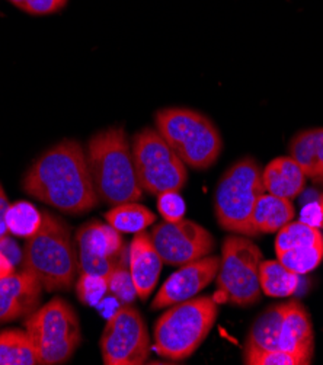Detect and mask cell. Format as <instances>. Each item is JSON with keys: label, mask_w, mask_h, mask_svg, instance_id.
<instances>
[{"label": "cell", "mask_w": 323, "mask_h": 365, "mask_svg": "<svg viewBox=\"0 0 323 365\" xmlns=\"http://www.w3.org/2000/svg\"><path fill=\"white\" fill-rule=\"evenodd\" d=\"M22 188L29 197L71 215L85 214L101 201L86 152L76 140H63L46 150L26 170Z\"/></svg>", "instance_id": "obj_1"}, {"label": "cell", "mask_w": 323, "mask_h": 365, "mask_svg": "<svg viewBox=\"0 0 323 365\" xmlns=\"http://www.w3.org/2000/svg\"><path fill=\"white\" fill-rule=\"evenodd\" d=\"M86 158L101 201L114 207L143 197L134 169L131 144L123 127H110L96 133L89 140Z\"/></svg>", "instance_id": "obj_2"}, {"label": "cell", "mask_w": 323, "mask_h": 365, "mask_svg": "<svg viewBox=\"0 0 323 365\" xmlns=\"http://www.w3.org/2000/svg\"><path fill=\"white\" fill-rule=\"evenodd\" d=\"M22 269L37 277L48 293L71 287L79 271V258L71 230L61 218L43 212L41 226L26 239Z\"/></svg>", "instance_id": "obj_3"}, {"label": "cell", "mask_w": 323, "mask_h": 365, "mask_svg": "<svg viewBox=\"0 0 323 365\" xmlns=\"http://www.w3.org/2000/svg\"><path fill=\"white\" fill-rule=\"evenodd\" d=\"M156 130L187 168H211L223 150L219 128L204 114L190 108H165L158 111Z\"/></svg>", "instance_id": "obj_4"}, {"label": "cell", "mask_w": 323, "mask_h": 365, "mask_svg": "<svg viewBox=\"0 0 323 365\" xmlns=\"http://www.w3.org/2000/svg\"><path fill=\"white\" fill-rule=\"evenodd\" d=\"M217 314L212 297H193L170 306L155 324L156 352L173 361L190 358L211 332Z\"/></svg>", "instance_id": "obj_5"}, {"label": "cell", "mask_w": 323, "mask_h": 365, "mask_svg": "<svg viewBox=\"0 0 323 365\" xmlns=\"http://www.w3.org/2000/svg\"><path fill=\"white\" fill-rule=\"evenodd\" d=\"M267 192L262 169L252 158L235 162L220 178L214 197V211L219 225L230 233L255 236L252 215L261 195Z\"/></svg>", "instance_id": "obj_6"}, {"label": "cell", "mask_w": 323, "mask_h": 365, "mask_svg": "<svg viewBox=\"0 0 323 365\" xmlns=\"http://www.w3.org/2000/svg\"><path fill=\"white\" fill-rule=\"evenodd\" d=\"M25 332L37 351L40 365L64 364L73 356L82 341L75 309L58 297L26 317Z\"/></svg>", "instance_id": "obj_7"}, {"label": "cell", "mask_w": 323, "mask_h": 365, "mask_svg": "<svg viewBox=\"0 0 323 365\" xmlns=\"http://www.w3.org/2000/svg\"><path fill=\"white\" fill-rule=\"evenodd\" d=\"M131 152L137 180L143 191L159 195L181 191L187 180L185 163L169 148L156 128H143L133 137Z\"/></svg>", "instance_id": "obj_8"}, {"label": "cell", "mask_w": 323, "mask_h": 365, "mask_svg": "<svg viewBox=\"0 0 323 365\" xmlns=\"http://www.w3.org/2000/svg\"><path fill=\"white\" fill-rule=\"evenodd\" d=\"M261 249L245 236H227L222 246L217 287L226 302L247 307L261 299Z\"/></svg>", "instance_id": "obj_9"}, {"label": "cell", "mask_w": 323, "mask_h": 365, "mask_svg": "<svg viewBox=\"0 0 323 365\" xmlns=\"http://www.w3.org/2000/svg\"><path fill=\"white\" fill-rule=\"evenodd\" d=\"M101 355L106 365H140L150 355V335L140 312L123 304L110 316L101 336Z\"/></svg>", "instance_id": "obj_10"}, {"label": "cell", "mask_w": 323, "mask_h": 365, "mask_svg": "<svg viewBox=\"0 0 323 365\" xmlns=\"http://www.w3.org/2000/svg\"><path fill=\"white\" fill-rule=\"evenodd\" d=\"M149 235L162 261L168 265H185L208 257L215 245L207 229L187 218L163 222L155 226Z\"/></svg>", "instance_id": "obj_11"}, {"label": "cell", "mask_w": 323, "mask_h": 365, "mask_svg": "<svg viewBox=\"0 0 323 365\" xmlns=\"http://www.w3.org/2000/svg\"><path fill=\"white\" fill-rule=\"evenodd\" d=\"M79 269L83 274L108 278L121 264L127 250L121 233L96 220L85 223L76 233Z\"/></svg>", "instance_id": "obj_12"}, {"label": "cell", "mask_w": 323, "mask_h": 365, "mask_svg": "<svg viewBox=\"0 0 323 365\" xmlns=\"http://www.w3.org/2000/svg\"><path fill=\"white\" fill-rule=\"evenodd\" d=\"M219 268L220 257H214V255L181 265V268L163 282L152 302V309L160 310L195 297L217 277Z\"/></svg>", "instance_id": "obj_13"}, {"label": "cell", "mask_w": 323, "mask_h": 365, "mask_svg": "<svg viewBox=\"0 0 323 365\" xmlns=\"http://www.w3.org/2000/svg\"><path fill=\"white\" fill-rule=\"evenodd\" d=\"M43 285L34 274L22 269L0 281V323L28 317L37 310Z\"/></svg>", "instance_id": "obj_14"}, {"label": "cell", "mask_w": 323, "mask_h": 365, "mask_svg": "<svg viewBox=\"0 0 323 365\" xmlns=\"http://www.w3.org/2000/svg\"><path fill=\"white\" fill-rule=\"evenodd\" d=\"M162 258L155 247L150 235L135 233L128 247V268L141 300H146L155 289L162 271Z\"/></svg>", "instance_id": "obj_15"}, {"label": "cell", "mask_w": 323, "mask_h": 365, "mask_svg": "<svg viewBox=\"0 0 323 365\" xmlns=\"http://www.w3.org/2000/svg\"><path fill=\"white\" fill-rule=\"evenodd\" d=\"M278 346L309 365L313 358L314 334L310 316L299 302H290L280 331Z\"/></svg>", "instance_id": "obj_16"}, {"label": "cell", "mask_w": 323, "mask_h": 365, "mask_svg": "<svg viewBox=\"0 0 323 365\" xmlns=\"http://www.w3.org/2000/svg\"><path fill=\"white\" fill-rule=\"evenodd\" d=\"M306 178L302 168L290 156L271 160L262 170L265 191L290 201L303 191Z\"/></svg>", "instance_id": "obj_17"}, {"label": "cell", "mask_w": 323, "mask_h": 365, "mask_svg": "<svg viewBox=\"0 0 323 365\" xmlns=\"http://www.w3.org/2000/svg\"><path fill=\"white\" fill-rule=\"evenodd\" d=\"M290 158L307 178L323 175V128H310L296 134L290 143Z\"/></svg>", "instance_id": "obj_18"}, {"label": "cell", "mask_w": 323, "mask_h": 365, "mask_svg": "<svg viewBox=\"0 0 323 365\" xmlns=\"http://www.w3.org/2000/svg\"><path fill=\"white\" fill-rule=\"evenodd\" d=\"M294 217V205L290 200L264 192L255 205L252 227L255 236L261 233H277Z\"/></svg>", "instance_id": "obj_19"}, {"label": "cell", "mask_w": 323, "mask_h": 365, "mask_svg": "<svg viewBox=\"0 0 323 365\" xmlns=\"http://www.w3.org/2000/svg\"><path fill=\"white\" fill-rule=\"evenodd\" d=\"M287 307H289V303L275 304L261 313L250 327L243 351L280 349L278 338Z\"/></svg>", "instance_id": "obj_20"}, {"label": "cell", "mask_w": 323, "mask_h": 365, "mask_svg": "<svg viewBox=\"0 0 323 365\" xmlns=\"http://www.w3.org/2000/svg\"><path fill=\"white\" fill-rule=\"evenodd\" d=\"M105 222L120 233H140L156 222V214L135 201L114 205L105 212Z\"/></svg>", "instance_id": "obj_21"}, {"label": "cell", "mask_w": 323, "mask_h": 365, "mask_svg": "<svg viewBox=\"0 0 323 365\" xmlns=\"http://www.w3.org/2000/svg\"><path fill=\"white\" fill-rule=\"evenodd\" d=\"M0 365H40L37 351L25 331L0 332Z\"/></svg>", "instance_id": "obj_22"}, {"label": "cell", "mask_w": 323, "mask_h": 365, "mask_svg": "<svg viewBox=\"0 0 323 365\" xmlns=\"http://www.w3.org/2000/svg\"><path fill=\"white\" fill-rule=\"evenodd\" d=\"M260 285L270 297H289L299 288V275L278 261H262L260 265Z\"/></svg>", "instance_id": "obj_23"}, {"label": "cell", "mask_w": 323, "mask_h": 365, "mask_svg": "<svg viewBox=\"0 0 323 365\" xmlns=\"http://www.w3.org/2000/svg\"><path fill=\"white\" fill-rule=\"evenodd\" d=\"M278 262H281L287 269L303 275L313 271L323 259V242L309 243L292 247L277 253Z\"/></svg>", "instance_id": "obj_24"}, {"label": "cell", "mask_w": 323, "mask_h": 365, "mask_svg": "<svg viewBox=\"0 0 323 365\" xmlns=\"http://www.w3.org/2000/svg\"><path fill=\"white\" fill-rule=\"evenodd\" d=\"M41 220L43 212L24 201L9 205L6 212L8 232L19 237H31L41 226Z\"/></svg>", "instance_id": "obj_25"}, {"label": "cell", "mask_w": 323, "mask_h": 365, "mask_svg": "<svg viewBox=\"0 0 323 365\" xmlns=\"http://www.w3.org/2000/svg\"><path fill=\"white\" fill-rule=\"evenodd\" d=\"M319 242H323V236L317 227L310 226L302 220L296 223L290 222L277 232L275 252L281 253L296 246Z\"/></svg>", "instance_id": "obj_26"}, {"label": "cell", "mask_w": 323, "mask_h": 365, "mask_svg": "<svg viewBox=\"0 0 323 365\" xmlns=\"http://www.w3.org/2000/svg\"><path fill=\"white\" fill-rule=\"evenodd\" d=\"M76 291L79 300L86 306H98L108 291V278L96 277L91 274L81 272V278L76 284Z\"/></svg>", "instance_id": "obj_27"}, {"label": "cell", "mask_w": 323, "mask_h": 365, "mask_svg": "<svg viewBox=\"0 0 323 365\" xmlns=\"http://www.w3.org/2000/svg\"><path fill=\"white\" fill-rule=\"evenodd\" d=\"M108 288L123 304H131L137 296V291L127 264L118 265L108 277Z\"/></svg>", "instance_id": "obj_28"}, {"label": "cell", "mask_w": 323, "mask_h": 365, "mask_svg": "<svg viewBox=\"0 0 323 365\" xmlns=\"http://www.w3.org/2000/svg\"><path fill=\"white\" fill-rule=\"evenodd\" d=\"M246 365H303L302 359L281 349H252L243 351Z\"/></svg>", "instance_id": "obj_29"}, {"label": "cell", "mask_w": 323, "mask_h": 365, "mask_svg": "<svg viewBox=\"0 0 323 365\" xmlns=\"http://www.w3.org/2000/svg\"><path fill=\"white\" fill-rule=\"evenodd\" d=\"M158 210L165 222H179L185 218L187 204L176 191H166L158 195Z\"/></svg>", "instance_id": "obj_30"}, {"label": "cell", "mask_w": 323, "mask_h": 365, "mask_svg": "<svg viewBox=\"0 0 323 365\" xmlns=\"http://www.w3.org/2000/svg\"><path fill=\"white\" fill-rule=\"evenodd\" d=\"M18 9L29 15H51L60 12L68 0H9Z\"/></svg>", "instance_id": "obj_31"}, {"label": "cell", "mask_w": 323, "mask_h": 365, "mask_svg": "<svg viewBox=\"0 0 323 365\" xmlns=\"http://www.w3.org/2000/svg\"><path fill=\"white\" fill-rule=\"evenodd\" d=\"M9 210V201L4 191L2 184H0V242L8 237V226H6V212Z\"/></svg>", "instance_id": "obj_32"}, {"label": "cell", "mask_w": 323, "mask_h": 365, "mask_svg": "<svg viewBox=\"0 0 323 365\" xmlns=\"http://www.w3.org/2000/svg\"><path fill=\"white\" fill-rule=\"evenodd\" d=\"M12 272H15L14 262L8 258V255L0 249V281H2L5 277L11 275Z\"/></svg>", "instance_id": "obj_33"}, {"label": "cell", "mask_w": 323, "mask_h": 365, "mask_svg": "<svg viewBox=\"0 0 323 365\" xmlns=\"http://www.w3.org/2000/svg\"><path fill=\"white\" fill-rule=\"evenodd\" d=\"M319 207L322 210V215H323V194L320 195V200H319Z\"/></svg>", "instance_id": "obj_34"}, {"label": "cell", "mask_w": 323, "mask_h": 365, "mask_svg": "<svg viewBox=\"0 0 323 365\" xmlns=\"http://www.w3.org/2000/svg\"><path fill=\"white\" fill-rule=\"evenodd\" d=\"M317 180H319V182H320V184H323V175H322V176H320V178H319V179H317Z\"/></svg>", "instance_id": "obj_35"}]
</instances>
